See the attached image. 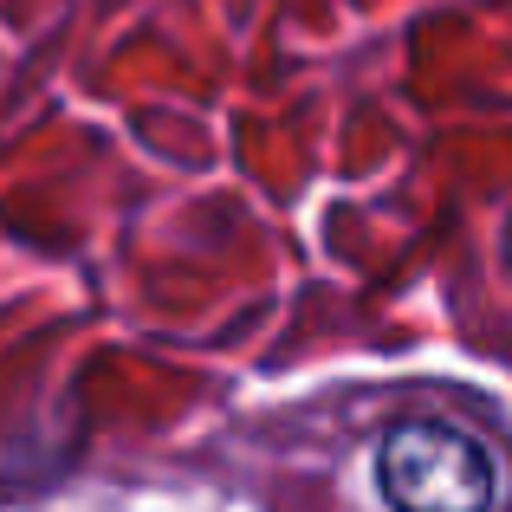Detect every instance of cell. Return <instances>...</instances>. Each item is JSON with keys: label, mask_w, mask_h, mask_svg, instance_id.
<instances>
[{"label": "cell", "mask_w": 512, "mask_h": 512, "mask_svg": "<svg viewBox=\"0 0 512 512\" xmlns=\"http://www.w3.org/2000/svg\"><path fill=\"white\" fill-rule=\"evenodd\" d=\"M376 480L396 512H487L500 500V467L454 422H402L376 454Z\"/></svg>", "instance_id": "6da1fadb"}]
</instances>
